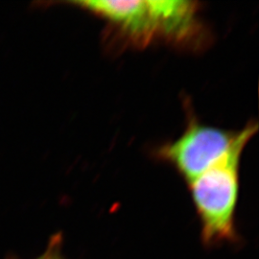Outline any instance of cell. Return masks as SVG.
Instances as JSON below:
<instances>
[{
    "label": "cell",
    "mask_w": 259,
    "mask_h": 259,
    "mask_svg": "<svg viewBox=\"0 0 259 259\" xmlns=\"http://www.w3.org/2000/svg\"><path fill=\"white\" fill-rule=\"evenodd\" d=\"M68 4L102 19L112 33L134 47H147L157 40L199 47L206 37L197 1L79 0Z\"/></svg>",
    "instance_id": "cell-1"
},
{
    "label": "cell",
    "mask_w": 259,
    "mask_h": 259,
    "mask_svg": "<svg viewBox=\"0 0 259 259\" xmlns=\"http://www.w3.org/2000/svg\"><path fill=\"white\" fill-rule=\"evenodd\" d=\"M258 125L250 121L240 130H225L207 125L188 110L183 134L160 145L156 155L183 177L185 183L204 173L235 151H244L257 133Z\"/></svg>",
    "instance_id": "cell-2"
},
{
    "label": "cell",
    "mask_w": 259,
    "mask_h": 259,
    "mask_svg": "<svg viewBox=\"0 0 259 259\" xmlns=\"http://www.w3.org/2000/svg\"><path fill=\"white\" fill-rule=\"evenodd\" d=\"M244 151H235L187 182L202 224L206 245L236 238L234 215L240 187V162Z\"/></svg>",
    "instance_id": "cell-3"
},
{
    "label": "cell",
    "mask_w": 259,
    "mask_h": 259,
    "mask_svg": "<svg viewBox=\"0 0 259 259\" xmlns=\"http://www.w3.org/2000/svg\"><path fill=\"white\" fill-rule=\"evenodd\" d=\"M63 249V238L61 234L54 235L47 245V250L36 259H65L62 252ZM7 259H19L15 256H9Z\"/></svg>",
    "instance_id": "cell-4"
}]
</instances>
